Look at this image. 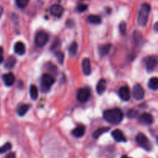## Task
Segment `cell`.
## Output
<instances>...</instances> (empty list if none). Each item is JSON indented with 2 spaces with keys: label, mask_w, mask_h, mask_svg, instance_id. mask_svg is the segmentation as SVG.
<instances>
[{
  "label": "cell",
  "mask_w": 158,
  "mask_h": 158,
  "mask_svg": "<svg viewBox=\"0 0 158 158\" xmlns=\"http://www.w3.org/2000/svg\"><path fill=\"white\" fill-rule=\"evenodd\" d=\"M103 118L111 124H119L123 120V112L119 108L107 110L103 112Z\"/></svg>",
  "instance_id": "obj_1"
},
{
  "label": "cell",
  "mask_w": 158,
  "mask_h": 158,
  "mask_svg": "<svg viewBox=\"0 0 158 158\" xmlns=\"http://www.w3.org/2000/svg\"><path fill=\"white\" fill-rule=\"evenodd\" d=\"M151 6L148 3H143L142 4L140 10L138 12V17H137V23L140 26L144 27L146 26L148 21V17L151 12Z\"/></svg>",
  "instance_id": "obj_2"
},
{
  "label": "cell",
  "mask_w": 158,
  "mask_h": 158,
  "mask_svg": "<svg viewBox=\"0 0 158 158\" xmlns=\"http://www.w3.org/2000/svg\"><path fill=\"white\" fill-rule=\"evenodd\" d=\"M136 141H137V143H138L143 149H144L145 151H150L152 149V144H151V141H150L149 139H148L144 134H142V133H139V134H137V137H136Z\"/></svg>",
  "instance_id": "obj_3"
},
{
  "label": "cell",
  "mask_w": 158,
  "mask_h": 158,
  "mask_svg": "<svg viewBox=\"0 0 158 158\" xmlns=\"http://www.w3.org/2000/svg\"><path fill=\"white\" fill-rule=\"evenodd\" d=\"M54 83H55V79H54L53 77H52V75H50V74L46 73L43 75V77H42L41 86L43 90H49Z\"/></svg>",
  "instance_id": "obj_4"
},
{
  "label": "cell",
  "mask_w": 158,
  "mask_h": 158,
  "mask_svg": "<svg viewBox=\"0 0 158 158\" xmlns=\"http://www.w3.org/2000/svg\"><path fill=\"white\" fill-rule=\"evenodd\" d=\"M90 98V89L88 87L80 88L77 94V99L80 103H86Z\"/></svg>",
  "instance_id": "obj_5"
},
{
  "label": "cell",
  "mask_w": 158,
  "mask_h": 158,
  "mask_svg": "<svg viewBox=\"0 0 158 158\" xmlns=\"http://www.w3.org/2000/svg\"><path fill=\"white\" fill-rule=\"evenodd\" d=\"M49 40V35L44 31H40L35 35V43L39 47L45 46Z\"/></svg>",
  "instance_id": "obj_6"
},
{
  "label": "cell",
  "mask_w": 158,
  "mask_h": 158,
  "mask_svg": "<svg viewBox=\"0 0 158 158\" xmlns=\"http://www.w3.org/2000/svg\"><path fill=\"white\" fill-rule=\"evenodd\" d=\"M144 89L140 84H136L133 89V96L137 100H141L144 97Z\"/></svg>",
  "instance_id": "obj_7"
},
{
  "label": "cell",
  "mask_w": 158,
  "mask_h": 158,
  "mask_svg": "<svg viewBox=\"0 0 158 158\" xmlns=\"http://www.w3.org/2000/svg\"><path fill=\"white\" fill-rule=\"evenodd\" d=\"M144 62L145 66H146V69L148 72L154 71L156 66H157V58H156V56H154L147 57L144 60Z\"/></svg>",
  "instance_id": "obj_8"
},
{
  "label": "cell",
  "mask_w": 158,
  "mask_h": 158,
  "mask_svg": "<svg viewBox=\"0 0 158 158\" xmlns=\"http://www.w3.org/2000/svg\"><path fill=\"white\" fill-rule=\"evenodd\" d=\"M118 94L120 99L123 101H128L131 98V91H130L129 87L127 86L120 87L118 91Z\"/></svg>",
  "instance_id": "obj_9"
},
{
  "label": "cell",
  "mask_w": 158,
  "mask_h": 158,
  "mask_svg": "<svg viewBox=\"0 0 158 158\" xmlns=\"http://www.w3.org/2000/svg\"><path fill=\"white\" fill-rule=\"evenodd\" d=\"M153 122H154L153 116L148 113H143L140 116V118H139V123L143 125H151Z\"/></svg>",
  "instance_id": "obj_10"
},
{
  "label": "cell",
  "mask_w": 158,
  "mask_h": 158,
  "mask_svg": "<svg viewBox=\"0 0 158 158\" xmlns=\"http://www.w3.org/2000/svg\"><path fill=\"white\" fill-rule=\"evenodd\" d=\"M112 135L113 138L114 139V140L117 142H126L127 141V139L125 137L124 134L120 130L117 129V130H114V131L112 132L111 134Z\"/></svg>",
  "instance_id": "obj_11"
},
{
  "label": "cell",
  "mask_w": 158,
  "mask_h": 158,
  "mask_svg": "<svg viewBox=\"0 0 158 158\" xmlns=\"http://www.w3.org/2000/svg\"><path fill=\"white\" fill-rule=\"evenodd\" d=\"M50 13L52 14V15L56 17H60L62 15H63V12H64V9L60 5H53L50 7Z\"/></svg>",
  "instance_id": "obj_12"
},
{
  "label": "cell",
  "mask_w": 158,
  "mask_h": 158,
  "mask_svg": "<svg viewBox=\"0 0 158 158\" xmlns=\"http://www.w3.org/2000/svg\"><path fill=\"white\" fill-rule=\"evenodd\" d=\"M82 69L83 73L86 76H89L91 74V64L90 60L89 58H84L82 62Z\"/></svg>",
  "instance_id": "obj_13"
},
{
  "label": "cell",
  "mask_w": 158,
  "mask_h": 158,
  "mask_svg": "<svg viewBox=\"0 0 158 158\" xmlns=\"http://www.w3.org/2000/svg\"><path fill=\"white\" fill-rule=\"evenodd\" d=\"M85 131H86V128H85V126L82 124H79L73 131H72V135L73 137H77V138H80V137H82L85 134Z\"/></svg>",
  "instance_id": "obj_14"
},
{
  "label": "cell",
  "mask_w": 158,
  "mask_h": 158,
  "mask_svg": "<svg viewBox=\"0 0 158 158\" xmlns=\"http://www.w3.org/2000/svg\"><path fill=\"white\" fill-rule=\"evenodd\" d=\"M2 78H3V81H4L5 84H6L7 86H11L14 83H15V76H14V74L12 73L4 74Z\"/></svg>",
  "instance_id": "obj_15"
},
{
  "label": "cell",
  "mask_w": 158,
  "mask_h": 158,
  "mask_svg": "<svg viewBox=\"0 0 158 158\" xmlns=\"http://www.w3.org/2000/svg\"><path fill=\"white\" fill-rule=\"evenodd\" d=\"M14 52L19 56L24 55L26 52V46L22 42H17L14 46Z\"/></svg>",
  "instance_id": "obj_16"
},
{
  "label": "cell",
  "mask_w": 158,
  "mask_h": 158,
  "mask_svg": "<svg viewBox=\"0 0 158 158\" xmlns=\"http://www.w3.org/2000/svg\"><path fill=\"white\" fill-rule=\"evenodd\" d=\"M111 46H112V45H111L110 43L101 45V46H99L98 52L100 56H105L107 55V54L109 53L110 50Z\"/></svg>",
  "instance_id": "obj_17"
},
{
  "label": "cell",
  "mask_w": 158,
  "mask_h": 158,
  "mask_svg": "<svg viewBox=\"0 0 158 158\" xmlns=\"http://www.w3.org/2000/svg\"><path fill=\"white\" fill-rule=\"evenodd\" d=\"M106 88V80L105 79H101L98 82L97 85V92L98 93L99 95H102L105 92Z\"/></svg>",
  "instance_id": "obj_18"
},
{
  "label": "cell",
  "mask_w": 158,
  "mask_h": 158,
  "mask_svg": "<svg viewBox=\"0 0 158 158\" xmlns=\"http://www.w3.org/2000/svg\"><path fill=\"white\" fill-rule=\"evenodd\" d=\"M16 63V60L14 56H9L7 58V60L5 62V68L7 69H11L14 67V66Z\"/></svg>",
  "instance_id": "obj_19"
},
{
  "label": "cell",
  "mask_w": 158,
  "mask_h": 158,
  "mask_svg": "<svg viewBox=\"0 0 158 158\" xmlns=\"http://www.w3.org/2000/svg\"><path fill=\"white\" fill-rule=\"evenodd\" d=\"M148 86L151 89L157 91L158 89V79L157 77H152L148 82Z\"/></svg>",
  "instance_id": "obj_20"
},
{
  "label": "cell",
  "mask_w": 158,
  "mask_h": 158,
  "mask_svg": "<svg viewBox=\"0 0 158 158\" xmlns=\"http://www.w3.org/2000/svg\"><path fill=\"white\" fill-rule=\"evenodd\" d=\"M87 21L91 24H100L102 22L101 18L97 15H89L87 17Z\"/></svg>",
  "instance_id": "obj_21"
},
{
  "label": "cell",
  "mask_w": 158,
  "mask_h": 158,
  "mask_svg": "<svg viewBox=\"0 0 158 158\" xmlns=\"http://www.w3.org/2000/svg\"><path fill=\"white\" fill-rule=\"evenodd\" d=\"M29 105L22 104L20 105V106L18 107V109H17V114H18V115H19L20 117H23V116H24L25 114L27 113V111L29 110Z\"/></svg>",
  "instance_id": "obj_22"
},
{
  "label": "cell",
  "mask_w": 158,
  "mask_h": 158,
  "mask_svg": "<svg viewBox=\"0 0 158 158\" xmlns=\"http://www.w3.org/2000/svg\"><path fill=\"white\" fill-rule=\"evenodd\" d=\"M109 130H110L109 127L99 128V129H97V131H94V134H93V137H94V138H95V139L99 138V137H100L102 134H104V133H106L107 131H109Z\"/></svg>",
  "instance_id": "obj_23"
},
{
  "label": "cell",
  "mask_w": 158,
  "mask_h": 158,
  "mask_svg": "<svg viewBox=\"0 0 158 158\" xmlns=\"http://www.w3.org/2000/svg\"><path fill=\"white\" fill-rule=\"evenodd\" d=\"M30 96L31 98L33 100H35L38 97V88L36 86L32 84L30 86Z\"/></svg>",
  "instance_id": "obj_24"
},
{
  "label": "cell",
  "mask_w": 158,
  "mask_h": 158,
  "mask_svg": "<svg viewBox=\"0 0 158 158\" xmlns=\"http://www.w3.org/2000/svg\"><path fill=\"white\" fill-rule=\"evenodd\" d=\"M77 49H78V45L77 43H73L69 47V53L71 56H76L77 52Z\"/></svg>",
  "instance_id": "obj_25"
},
{
  "label": "cell",
  "mask_w": 158,
  "mask_h": 158,
  "mask_svg": "<svg viewBox=\"0 0 158 158\" xmlns=\"http://www.w3.org/2000/svg\"><path fill=\"white\" fill-rule=\"evenodd\" d=\"M12 149V144L11 143H6L2 147H0V154H4V153L7 152V151H10Z\"/></svg>",
  "instance_id": "obj_26"
},
{
  "label": "cell",
  "mask_w": 158,
  "mask_h": 158,
  "mask_svg": "<svg viewBox=\"0 0 158 158\" xmlns=\"http://www.w3.org/2000/svg\"><path fill=\"white\" fill-rule=\"evenodd\" d=\"M15 3H16L17 6L20 9H23V8L26 7L29 3V0H15Z\"/></svg>",
  "instance_id": "obj_27"
},
{
  "label": "cell",
  "mask_w": 158,
  "mask_h": 158,
  "mask_svg": "<svg viewBox=\"0 0 158 158\" xmlns=\"http://www.w3.org/2000/svg\"><path fill=\"white\" fill-rule=\"evenodd\" d=\"M55 56L57 58V60H58L59 63L60 64H63V60H64V54L61 51H57V52H55Z\"/></svg>",
  "instance_id": "obj_28"
},
{
  "label": "cell",
  "mask_w": 158,
  "mask_h": 158,
  "mask_svg": "<svg viewBox=\"0 0 158 158\" xmlns=\"http://www.w3.org/2000/svg\"><path fill=\"white\" fill-rule=\"evenodd\" d=\"M138 114H139L138 111H137L136 110H131L127 113V117L128 118L130 119L136 118V117L138 116Z\"/></svg>",
  "instance_id": "obj_29"
},
{
  "label": "cell",
  "mask_w": 158,
  "mask_h": 158,
  "mask_svg": "<svg viewBox=\"0 0 158 158\" xmlns=\"http://www.w3.org/2000/svg\"><path fill=\"white\" fill-rule=\"evenodd\" d=\"M119 29H120V33L125 34L127 31V24L125 22H122L120 23V26H119Z\"/></svg>",
  "instance_id": "obj_30"
},
{
  "label": "cell",
  "mask_w": 158,
  "mask_h": 158,
  "mask_svg": "<svg viewBox=\"0 0 158 158\" xmlns=\"http://www.w3.org/2000/svg\"><path fill=\"white\" fill-rule=\"evenodd\" d=\"M87 9V6L84 4H80L78 6H77V11L80 12H84L85 10H86Z\"/></svg>",
  "instance_id": "obj_31"
},
{
  "label": "cell",
  "mask_w": 158,
  "mask_h": 158,
  "mask_svg": "<svg viewBox=\"0 0 158 158\" xmlns=\"http://www.w3.org/2000/svg\"><path fill=\"white\" fill-rule=\"evenodd\" d=\"M3 61V49L0 46V63Z\"/></svg>",
  "instance_id": "obj_32"
},
{
  "label": "cell",
  "mask_w": 158,
  "mask_h": 158,
  "mask_svg": "<svg viewBox=\"0 0 158 158\" xmlns=\"http://www.w3.org/2000/svg\"><path fill=\"white\" fill-rule=\"evenodd\" d=\"M6 158H15V153H9Z\"/></svg>",
  "instance_id": "obj_33"
},
{
  "label": "cell",
  "mask_w": 158,
  "mask_h": 158,
  "mask_svg": "<svg viewBox=\"0 0 158 158\" xmlns=\"http://www.w3.org/2000/svg\"><path fill=\"white\" fill-rule=\"evenodd\" d=\"M2 12H3V9L2 6H0V16H1V15L2 14Z\"/></svg>",
  "instance_id": "obj_34"
},
{
  "label": "cell",
  "mask_w": 158,
  "mask_h": 158,
  "mask_svg": "<svg viewBox=\"0 0 158 158\" xmlns=\"http://www.w3.org/2000/svg\"><path fill=\"white\" fill-rule=\"evenodd\" d=\"M157 24H158V23H155V26H154V29H155L156 31H157Z\"/></svg>",
  "instance_id": "obj_35"
},
{
  "label": "cell",
  "mask_w": 158,
  "mask_h": 158,
  "mask_svg": "<svg viewBox=\"0 0 158 158\" xmlns=\"http://www.w3.org/2000/svg\"><path fill=\"white\" fill-rule=\"evenodd\" d=\"M121 158H131V157H127V155H123V157H122Z\"/></svg>",
  "instance_id": "obj_36"
}]
</instances>
